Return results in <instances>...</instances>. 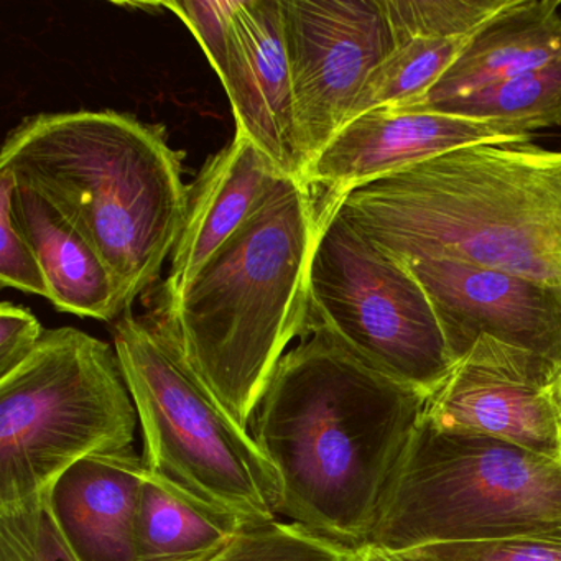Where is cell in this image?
<instances>
[{
  "instance_id": "9a60e30c",
  "label": "cell",
  "mask_w": 561,
  "mask_h": 561,
  "mask_svg": "<svg viewBox=\"0 0 561 561\" xmlns=\"http://www.w3.org/2000/svg\"><path fill=\"white\" fill-rule=\"evenodd\" d=\"M146 474L133 446L81 459L48 489V508L78 561H136Z\"/></svg>"
},
{
  "instance_id": "3957f363",
  "label": "cell",
  "mask_w": 561,
  "mask_h": 561,
  "mask_svg": "<svg viewBox=\"0 0 561 561\" xmlns=\"http://www.w3.org/2000/svg\"><path fill=\"white\" fill-rule=\"evenodd\" d=\"M0 172L87 239L126 311L162 274L185 221L188 186L179 153L159 127L116 111L28 117L5 140Z\"/></svg>"
},
{
  "instance_id": "83f0119b",
  "label": "cell",
  "mask_w": 561,
  "mask_h": 561,
  "mask_svg": "<svg viewBox=\"0 0 561 561\" xmlns=\"http://www.w3.org/2000/svg\"><path fill=\"white\" fill-rule=\"evenodd\" d=\"M363 561H407L400 553H390V551L376 550L367 548L363 551Z\"/></svg>"
},
{
  "instance_id": "4fadbf2b",
  "label": "cell",
  "mask_w": 561,
  "mask_h": 561,
  "mask_svg": "<svg viewBox=\"0 0 561 561\" xmlns=\"http://www.w3.org/2000/svg\"><path fill=\"white\" fill-rule=\"evenodd\" d=\"M221 83L236 133L249 137L282 173L304 180L280 0H238Z\"/></svg>"
},
{
  "instance_id": "44dd1931",
  "label": "cell",
  "mask_w": 561,
  "mask_h": 561,
  "mask_svg": "<svg viewBox=\"0 0 561 561\" xmlns=\"http://www.w3.org/2000/svg\"><path fill=\"white\" fill-rule=\"evenodd\" d=\"M511 0H382L393 44L410 38H468Z\"/></svg>"
},
{
  "instance_id": "7a4b0ae2",
  "label": "cell",
  "mask_w": 561,
  "mask_h": 561,
  "mask_svg": "<svg viewBox=\"0 0 561 561\" xmlns=\"http://www.w3.org/2000/svg\"><path fill=\"white\" fill-rule=\"evenodd\" d=\"M334 199V198H333ZM336 213L396 262L449 259L561 297V152L472 146L351 190Z\"/></svg>"
},
{
  "instance_id": "f546056e",
  "label": "cell",
  "mask_w": 561,
  "mask_h": 561,
  "mask_svg": "<svg viewBox=\"0 0 561 561\" xmlns=\"http://www.w3.org/2000/svg\"><path fill=\"white\" fill-rule=\"evenodd\" d=\"M360 561H363V558H360Z\"/></svg>"
},
{
  "instance_id": "4316f807",
  "label": "cell",
  "mask_w": 561,
  "mask_h": 561,
  "mask_svg": "<svg viewBox=\"0 0 561 561\" xmlns=\"http://www.w3.org/2000/svg\"><path fill=\"white\" fill-rule=\"evenodd\" d=\"M47 331L27 308L0 305V379L14 373L44 340Z\"/></svg>"
},
{
  "instance_id": "d4e9b609",
  "label": "cell",
  "mask_w": 561,
  "mask_h": 561,
  "mask_svg": "<svg viewBox=\"0 0 561 561\" xmlns=\"http://www.w3.org/2000/svg\"><path fill=\"white\" fill-rule=\"evenodd\" d=\"M12 176L0 172V284L48 298L41 262L12 209Z\"/></svg>"
},
{
  "instance_id": "7402d4cb",
  "label": "cell",
  "mask_w": 561,
  "mask_h": 561,
  "mask_svg": "<svg viewBox=\"0 0 561 561\" xmlns=\"http://www.w3.org/2000/svg\"><path fill=\"white\" fill-rule=\"evenodd\" d=\"M363 553L347 550L304 525L272 520L239 531L208 561H360Z\"/></svg>"
},
{
  "instance_id": "ac0fdd59",
  "label": "cell",
  "mask_w": 561,
  "mask_h": 561,
  "mask_svg": "<svg viewBox=\"0 0 561 561\" xmlns=\"http://www.w3.org/2000/svg\"><path fill=\"white\" fill-rule=\"evenodd\" d=\"M248 520L147 469L140 491L136 561H208Z\"/></svg>"
},
{
  "instance_id": "d6986e66",
  "label": "cell",
  "mask_w": 561,
  "mask_h": 561,
  "mask_svg": "<svg viewBox=\"0 0 561 561\" xmlns=\"http://www.w3.org/2000/svg\"><path fill=\"white\" fill-rule=\"evenodd\" d=\"M419 113L451 114L484 123L522 124L535 133L560 127L561 61Z\"/></svg>"
},
{
  "instance_id": "5bb4252c",
  "label": "cell",
  "mask_w": 561,
  "mask_h": 561,
  "mask_svg": "<svg viewBox=\"0 0 561 561\" xmlns=\"http://www.w3.org/2000/svg\"><path fill=\"white\" fill-rule=\"evenodd\" d=\"M285 173L244 134L209 157L188 186L185 221L172 252L162 305L175 300L206 262L244 226Z\"/></svg>"
},
{
  "instance_id": "6da1fadb",
  "label": "cell",
  "mask_w": 561,
  "mask_h": 561,
  "mask_svg": "<svg viewBox=\"0 0 561 561\" xmlns=\"http://www.w3.org/2000/svg\"><path fill=\"white\" fill-rule=\"evenodd\" d=\"M428 393L387 376L333 334L288 351L252 416L278 472V515L363 553Z\"/></svg>"
},
{
  "instance_id": "f1b7e54d",
  "label": "cell",
  "mask_w": 561,
  "mask_h": 561,
  "mask_svg": "<svg viewBox=\"0 0 561 561\" xmlns=\"http://www.w3.org/2000/svg\"><path fill=\"white\" fill-rule=\"evenodd\" d=\"M551 397H553L554 409H557L558 423L561 432V366L554 370L553 379L550 383Z\"/></svg>"
},
{
  "instance_id": "52a82bcc",
  "label": "cell",
  "mask_w": 561,
  "mask_h": 561,
  "mask_svg": "<svg viewBox=\"0 0 561 561\" xmlns=\"http://www.w3.org/2000/svg\"><path fill=\"white\" fill-rule=\"evenodd\" d=\"M139 416L111 344L64 327L0 379V508L47 494L88 456L133 448Z\"/></svg>"
},
{
  "instance_id": "ffe728a7",
  "label": "cell",
  "mask_w": 561,
  "mask_h": 561,
  "mask_svg": "<svg viewBox=\"0 0 561 561\" xmlns=\"http://www.w3.org/2000/svg\"><path fill=\"white\" fill-rule=\"evenodd\" d=\"M471 38L420 37L393 44L392 51L364 84L350 121L377 107L420 100L455 64Z\"/></svg>"
},
{
  "instance_id": "e0dca14e",
  "label": "cell",
  "mask_w": 561,
  "mask_h": 561,
  "mask_svg": "<svg viewBox=\"0 0 561 561\" xmlns=\"http://www.w3.org/2000/svg\"><path fill=\"white\" fill-rule=\"evenodd\" d=\"M12 209L41 262L48 300L57 310L100 321L127 313L103 259L54 206L14 182Z\"/></svg>"
},
{
  "instance_id": "8992f818",
  "label": "cell",
  "mask_w": 561,
  "mask_h": 561,
  "mask_svg": "<svg viewBox=\"0 0 561 561\" xmlns=\"http://www.w3.org/2000/svg\"><path fill=\"white\" fill-rule=\"evenodd\" d=\"M113 343L139 416L147 469L249 524L277 520L278 472L172 333L157 318L124 313Z\"/></svg>"
},
{
  "instance_id": "8fae6325",
  "label": "cell",
  "mask_w": 561,
  "mask_h": 561,
  "mask_svg": "<svg viewBox=\"0 0 561 561\" xmlns=\"http://www.w3.org/2000/svg\"><path fill=\"white\" fill-rule=\"evenodd\" d=\"M428 295L449 354L461 360L481 337L561 366V297L507 272L449 259L397 262Z\"/></svg>"
},
{
  "instance_id": "cb8c5ba5",
  "label": "cell",
  "mask_w": 561,
  "mask_h": 561,
  "mask_svg": "<svg viewBox=\"0 0 561 561\" xmlns=\"http://www.w3.org/2000/svg\"><path fill=\"white\" fill-rule=\"evenodd\" d=\"M400 554L407 561H561V531L425 545Z\"/></svg>"
},
{
  "instance_id": "ba28073f",
  "label": "cell",
  "mask_w": 561,
  "mask_h": 561,
  "mask_svg": "<svg viewBox=\"0 0 561 561\" xmlns=\"http://www.w3.org/2000/svg\"><path fill=\"white\" fill-rule=\"evenodd\" d=\"M317 328L370 366L426 393L455 367L422 285L357 234L324 195L308 280L307 334Z\"/></svg>"
},
{
  "instance_id": "277c9868",
  "label": "cell",
  "mask_w": 561,
  "mask_h": 561,
  "mask_svg": "<svg viewBox=\"0 0 561 561\" xmlns=\"http://www.w3.org/2000/svg\"><path fill=\"white\" fill-rule=\"evenodd\" d=\"M320 196L285 176L157 320L248 426L285 356L307 334Z\"/></svg>"
},
{
  "instance_id": "484cf974",
  "label": "cell",
  "mask_w": 561,
  "mask_h": 561,
  "mask_svg": "<svg viewBox=\"0 0 561 561\" xmlns=\"http://www.w3.org/2000/svg\"><path fill=\"white\" fill-rule=\"evenodd\" d=\"M162 5L185 22L221 80L231 55L232 18L238 0H185Z\"/></svg>"
},
{
  "instance_id": "9c48e42d",
  "label": "cell",
  "mask_w": 561,
  "mask_h": 561,
  "mask_svg": "<svg viewBox=\"0 0 561 561\" xmlns=\"http://www.w3.org/2000/svg\"><path fill=\"white\" fill-rule=\"evenodd\" d=\"M305 170L350 121L373 71L392 51L382 0H280ZM305 175V173H304Z\"/></svg>"
},
{
  "instance_id": "5b68a950",
  "label": "cell",
  "mask_w": 561,
  "mask_h": 561,
  "mask_svg": "<svg viewBox=\"0 0 561 561\" xmlns=\"http://www.w3.org/2000/svg\"><path fill=\"white\" fill-rule=\"evenodd\" d=\"M561 531V459L423 416L380 504L369 547L402 553Z\"/></svg>"
},
{
  "instance_id": "7c38bea8",
  "label": "cell",
  "mask_w": 561,
  "mask_h": 561,
  "mask_svg": "<svg viewBox=\"0 0 561 561\" xmlns=\"http://www.w3.org/2000/svg\"><path fill=\"white\" fill-rule=\"evenodd\" d=\"M534 136L535 130L522 124L377 107L337 130L305 170L304 182L340 199L357 186L453 150L530 144Z\"/></svg>"
},
{
  "instance_id": "603a6c76",
  "label": "cell",
  "mask_w": 561,
  "mask_h": 561,
  "mask_svg": "<svg viewBox=\"0 0 561 561\" xmlns=\"http://www.w3.org/2000/svg\"><path fill=\"white\" fill-rule=\"evenodd\" d=\"M0 561H78L45 495L0 508Z\"/></svg>"
},
{
  "instance_id": "30bf717a",
  "label": "cell",
  "mask_w": 561,
  "mask_h": 561,
  "mask_svg": "<svg viewBox=\"0 0 561 561\" xmlns=\"http://www.w3.org/2000/svg\"><path fill=\"white\" fill-rule=\"evenodd\" d=\"M557 369L535 354L481 337L428 393L423 416L448 432L489 436L561 459L550 390Z\"/></svg>"
},
{
  "instance_id": "2e32d148",
  "label": "cell",
  "mask_w": 561,
  "mask_h": 561,
  "mask_svg": "<svg viewBox=\"0 0 561 561\" xmlns=\"http://www.w3.org/2000/svg\"><path fill=\"white\" fill-rule=\"evenodd\" d=\"M561 0H511L485 22L455 64L412 103L392 107L419 113L471 96L502 81L561 61Z\"/></svg>"
}]
</instances>
